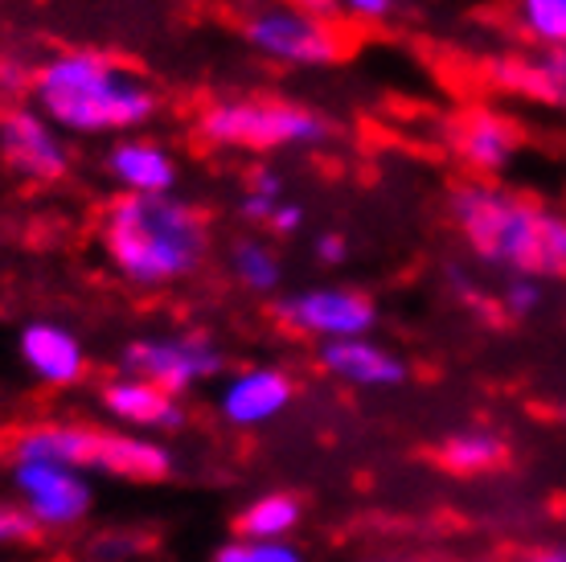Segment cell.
Listing matches in <instances>:
<instances>
[{
	"label": "cell",
	"mask_w": 566,
	"mask_h": 562,
	"mask_svg": "<svg viewBox=\"0 0 566 562\" xmlns=\"http://www.w3.org/2000/svg\"><path fill=\"white\" fill-rule=\"evenodd\" d=\"M33 107L74 136H132L156 115V91L95 50H62L33 71Z\"/></svg>",
	"instance_id": "obj_1"
},
{
	"label": "cell",
	"mask_w": 566,
	"mask_h": 562,
	"mask_svg": "<svg viewBox=\"0 0 566 562\" xmlns=\"http://www.w3.org/2000/svg\"><path fill=\"white\" fill-rule=\"evenodd\" d=\"M112 268L136 288H169L189 280L206 263L210 226L198 206L177 194L119 197L107 206L99 226Z\"/></svg>",
	"instance_id": "obj_2"
},
{
	"label": "cell",
	"mask_w": 566,
	"mask_h": 562,
	"mask_svg": "<svg viewBox=\"0 0 566 562\" xmlns=\"http://www.w3.org/2000/svg\"><path fill=\"white\" fill-rule=\"evenodd\" d=\"M452 222L472 254L510 275H566V214L484 181L452 189Z\"/></svg>",
	"instance_id": "obj_3"
},
{
	"label": "cell",
	"mask_w": 566,
	"mask_h": 562,
	"mask_svg": "<svg viewBox=\"0 0 566 562\" xmlns=\"http://www.w3.org/2000/svg\"><path fill=\"white\" fill-rule=\"evenodd\" d=\"M9 460H50L78 472H103L119 480H165L172 477V451L140 431H112L91 423H33L9 444Z\"/></svg>",
	"instance_id": "obj_4"
},
{
	"label": "cell",
	"mask_w": 566,
	"mask_h": 562,
	"mask_svg": "<svg viewBox=\"0 0 566 562\" xmlns=\"http://www.w3.org/2000/svg\"><path fill=\"white\" fill-rule=\"evenodd\" d=\"M201 140L242 148V153H275V148H316L333 136L321 112L283 98H227L210 103L198 119Z\"/></svg>",
	"instance_id": "obj_5"
},
{
	"label": "cell",
	"mask_w": 566,
	"mask_h": 562,
	"mask_svg": "<svg viewBox=\"0 0 566 562\" xmlns=\"http://www.w3.org/2000/svg\"><path fill=\"white\" fill-rule=\"evenodd\" d=\"M119 370L144 382H156L160 391L185 398L227 370V353L206 333H165V337H136L119 353Z\"/></svg>",
	"instance_id": "obj_6"
},
{
	"label": "cell",
	"mask_w": 566,
	"mask_h": 562,
	"mask_svg": "<svg viewBox=\"0 0 566 562\" xmlns=\"http://www.w3.org/2000/svg\"><path fill=\"white\" fill-rule=\"evenodd\" d=\"M247 42L280 66H333L345 54V38L328 17L304 13L296 4H271L247 17Z\"/></svg>",
	"instance_id": "obj_7"
},
{
	"label": "cell",
	"mask_w": 566,
	"mask_h": 562,
	"mask_svg": "<svg viewBox=\"0 0 566 562\" xmlns=\"http://www.w3.org/2000/svg\"><path fill=\"white\" fill-rule=\"evenodd\" d=\"M13 492L17 506L45 534L78 530L95 509V485L86 472L50 460H13Z\"/></svg>",
	"instance_id": "obj_8"
},
{
	"label": "cell",
	"mask_w": 566,
	"mask_h": 562,
	"mask_svg": "<svg viewBox=\"0 0 566 562\" xmlns=\"http://www.w3.org/2000/svg\"><path fill=\"white\" fill-rule=\"evenodd\" d=\"M275 321L292 329L300 337H312L328 345V341L369 337L378 324V309L366 292L357 288H340V283H321V288H300V292L280 295L275 304Z\"/></svg>",
	"instance_id": "obj_9"
},
{
	"label": "cell",
	"mask_w": 566,
	"mask_h": 562,
	"mask_svg": "<svg viewBox=\"0 0 566 562\" xmlns=\"http://www.w3.org/2000/svg\"><path fill=\"white\" fill-rule=\"evenodd\" d=\"M0 156L4 165L29 181H57L71 169V144L62 140L38 107H9L0 115Z\"/></svg>",
	"instance_id": "obj_10"
},
{
	"label": "cell",
	"mask_w": 566,
	"mask_h": 562,
	"mask_svg": "<svg viewBox=\"0 0 566 562\" xmlns=\"http://www.w3.org/2000/svg\"><path fill=\"white\" fill-rule=\"evenodd\" d=\"M292 403H296V382L280 366H247L239 374H230L218 391V415L239 431L268 427Z\"/></svg>",
	"instance_id": "obj_11"
},
{
	"label": "cell",
	"mask_w": 566,
	"mask_h": 562,
	"mask_svg": "<svg viewBox=\"0 0 566 562\" xmlns=\"http://www.w3.org/2000/svg\"><path fill=\"white\" fill-rule=\"evenodd\" d=\"M99 407L103 415L124 427V431H181L189 423V410L177 394L160 391L156 382H144L136 374H119V378H107L99 386Z\"/></svg>",
	"instance_id": "obj_12"
},
{
	"label": "cell",
	"mask_w": 566,
	"mask_h": 562,
	"mask_svg": "<svg viewBox=\"0 0 566 562\" xmlns=\"http://www.w3.org/2000/svg\"><path fill=\"white\" fill-rule=\"evenodd\" d=\"M21 366L54 391H71L86 378V350L66 324L57 321H29L17 337Z\"/></svg>",
	"instance_id": "obj_13"
},
{
	"label": "cell",
	"mask_w": 566,
	"mask_h": 562,
	"mask_svg": "<svg viewBox=\"0 0 566 562\" xmlns=\"http://www.w3.org/2000/svg\"><path fill=\"white\" fill-rule=\"evenodd\" d=\"M316 362L328 378H337L340 386H354V391H395L411 374L395 350H386L369 337L328 341V345H321Z\"/></svg>",
	"instance_id": "obj_14"
},
{
	"label": "cell",
	"mask_w": 566,
	"mask_h": 562,
	"mask_svg": "<svg viewBox=\"0 0 566 562\" xmlns=\"http://www.w3.org/2000/svg\"><path fill=\"white\" fill-rule=\"evenodd\" d=\"M448 140H452L455 156L468 169L493 177V173H505L513 165V156L522 148V132L505 115L476 107V112H464L448 127Z\"/></svg>",
	"instance_id": "obj_15"
},
{
	"label": "cell",
	"mask_w": 566,
	"mask_h": 562,
	"mask_svg": "<svg viewBox=\"0 0 566 562\" xmlns=\"http://www.w3.org/2000/svg\"><path fill=\"white\" fill-rule=\"evenodd\" d=\"M107 177H112L124 197H165L177 194V160L165 144L140 140V136H128V140L112 144L107 153Z\"/></svg>",
	"instance_id": "obj_16"
},
{
	"label": "cell",
	"mask_w": 566,
	"mask_h": 562,
	"mask_svg": "<svg viewBox=\"0 0 566 562\" xmlns=\"http://www.w3.org/2000/svg\"><path fill=\"white\" fill-rule=\"evenodd\" d=\"M489 79H493L501 91L566 107V50L493 58V62H489Z\"/></svg>",
	"instance_id": "obj_17"
},
{
	"label": "cell",
	"mask_w": 566,
	"mask_h": 562,
	"mask_svg": "<svg viewBox=\"0 0 566 562\" xmlns=\"http://www.w3.org/2000/svg\"><path fill=\"white\" fill-rule=\"evenodd\" d=\"M436 460L455 477H484L510 460V444L489 427H464L439 444Z\"/></svg>",
	"instance_id": "obj_18"
},
{
	"label": "cell",
	"mask_w": 566,
	"mask_h": 562,
	"mask_svg": "<svg viewBox=\"0 0 566 562\" xmlns=\"http://www.w3.org/2000/svg\"><path fill=\"white\" fill-rule=\"evenodd\" d=\"M300 518H304V506L292 492H263V497H255L239 513L234 534L255 538V542H287V538L296 534Z\"/></svg>",
	"instance_id": "obj_19"
},
{
	"label": "cell",
	"mask_w": 566,
	"mask_h": 562,
	"mask_svg": "<svg viewBox=\"0 0 566 562\" xmlns=\"http://www.w3.org/2000/svg\"><path fill=\"white\" fill-rule=\"evenodd\" d=\"M230 275L255 295L280 292L283 283V263L280 254L271 251V242L263 239H239L230 247Z\"/></svg>",
	"instance_id": "obj_20"
},
{
	"label": "cell",
	"mask_w": 566,
	"mask_h": 562,
	"mask_svg": "<svg viewBox=\"0 0 566 562\" xmlns=\"http://www.w3.org/2000/svg\"><path fill=\"white\" fill-rule=\"evenodd\" d=\"M517 21L542 50H566V0H513Z\"/></svg>",
	"instance_id": "obj_21"
},
{
	"label": "cell",
	"mask_w": 566,
	"mask_h": 562,
	"mask_svg": "<svg viewBox=\"0 0 566 562\" xmlns=\"http://www.w3.org/2000/svg\"><path fill=\"white\" fill-rule=\"evenodd\" d=\"M213 562H308L304 550L292 542H255V538H230L227 547H218Z\"/></svg>",
	"instance_id": "obj_22"
},
{
	"label": "cell",
	"mask_w": 566,
	"mask_h": 562,
	"mask_svg": "<svg viewBox=\"0 0 566 562\" xmlns=\"http://www.w3.org/2000/svg\"><path fill=\"white\" fill-rule=\"evenodd\" d=\"M144 550V538L128 534V530H103L86 542L91 562H132Z\"/></svg>",
	"instance_id": "obj_23"
},
{
	"label": "cell",
	"mask_w": 566,
	"mask_h": 562,
	"mask_svg": "<svg viewBox=\"0 0 566 562\" xmlns=\"http://www.w3.org/2000/svg\"><path fill=\"white\" fill-rule=\"evenodd\" d=\"M542 280H534V275H513L510 283H505V292H501V309L510 312V316H517V321H525V316H534V312L542 309Z\"/></svg>",
	"instance_id": "obj_24"
},
{
	"label": "cell",
	"mask_w": 566,
	"mask_h": 562,
	"mask_svg": "<svg viewBox=\"0 0 566 562\" xmlns=\"http://www.w3.org/2000/svg\"><path fill=\"white\" fill-rule=\"evenodd\" d=\"M38 534V525L29 521V513L13 501H0V547H21Z\"/></svg>",
	"instance_id": "obj_25"
},
{
	"label": "cell",
	"mask_w": 566,
	"mask_h": 562,
	"mask_svg": "<svg viewBox=\"0 0 566 562\" xmlns=\"http://www.w3.org/2000/svg\"><path fill=\"white\" fill-rule=\"evenodd\" d=\"M33 91V71L17 54H0V98H17Z\"/></svg>",
	"instance_id": "obj_26"
},
{
	"label": "cell",
	"mask_w": 566,
	"mask_h": 562,
	"mask_svg": "<svg viewBox=\"0 0 566 562\" xmlns=\"http://www.w3.org/2000/svg\"><path fill=\"white\" fill-rule=\"evenodd\" d=\"M271 235H280V239H287V235H296L300 226H304V206L300 201H287L283 197L280 206H275V214H271Z\"/></svg>",
	"instance_id": "obj_27"
},
{
	"label": "cell",
	"mask_w": 566,
	"mask_h": 562,
	"mask_svg": "<svg viewBox=\"0 0 566 562\" xmlns=\"http://www.w3.org/2000/svg\"><path fill=\"white\" fill-rule=\"evenodd\" d=\"M340 9L354 21H386L395 13V0H340Z\"/></svg>",
	"instance_id": "obj_28"
},
{
	"label": "cell",
	"mask_w": 566,
	"mask_h": 562,
	"mask_svg": "<svg viewBox=\"0 0 566 562\" xmlns=\"http://www.w3.org/2000/svg\"><path fill=\"white\" fill-rule=\"evenodd\" d=\"M316 259H321L325 268H340V263L349 259V242L340 239V235H321V239H316Z\"/></svg>",
	"instance_id": "obj_29"
},
{
	"label": "cell",
	"mask_w": 566,
	"mask_h": 562,
	"mask_svg": "<svg viewBox=\"0 0 566 562\" xmlns=\"http://www.w3.org/2000/svg\"><path fill=\"white\" fill-rule=\"evenodd\" d=\"M247 194H259L268 197V201H283V177L275 169H259L247 185Z\"/></svg>",
	"instance_id": "obj_30"
},
{
	"label": "cell",
	"mask_w": 566,
	"mask_h": 562,
	"mask_svg": "<svg viewBox=\"0 0 566 562\" xmlns=\"http://www.w3.org/2000/svg\"><path fill=\"white\" fill-rule=\"evenodd\" d=\"M522 562H566V542H554V547H534V550H525Z\"/></svg>",
	"instance_id": "obj_31"
},
{
	"label": "cell",
	"mask_w": 566,
	"mask_h": 562,
	"mask_svg": "<svg viewBox=\"0 0 566 562\" xmlns=\"http://www.w3.org/2000/svg\"><path fill=\"white\" fill-rule=\"evenodd\" d=\"M296 9H304V13H316V17H328V9H333V0H292Z\"/></svg>",
	"instance_id": "obj_32"
},
{
	"label": "cell",
	"mask_w": 566,
	"mask_h": 562,
	"mask_svg": "<svg viewBox=\"0 0 566 562\" xmlns=\"http://www.w3.org/2000/svg\"><path fill=\"white\" fill-rule=\"evenodd\" d=\"M366 562H407V559H366Z\"/></svg>",
	"instance_id": "obj_33"
},
{
	"label": "cell",
	"mask_w": 566,
	"mask_h": 562,
	"mask_svg": "<svg viewBox=\"0 0 566 562\" xmlns=\"http://www.w3.org/2000/svg\"><path fill=\"white\" fill-rule=\"evenodd\" d=\"M0 448H4V444H0Z\"/></svg>",
	"instance_id": "obj_34"
}]
</instances>
